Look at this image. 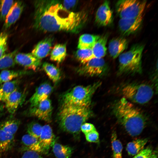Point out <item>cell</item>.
<instances>
[{"label": "cell", "instance_id": "1", "mask_svg": "<svg viewBox=\"0 0 158 158\" xmlns=\"http://www.w3.org/2000/svg\"><path fill=\"white\" fill-rule=\"evenodd\" d=\"M33 26L44 32H78L85 23L87 15L84 11H71L60 1L39 0L34 2Z\"/></svg>", "mask_w": 158, "mask_h": 158}, {"label": "cell", "instance_id": "2", "mask_svg": "<svg viewBox=\"0 0 158 158\" xmlns=\"http://www.w3.org/2000/svg\"><path fill=\"white\" fill-rule=\"evenodd\" d=\"M112 111L118 122L132 136L140 135L145 126L147 119L143 113L124 98L114 103Z\"/></svg>", "mask_w": 158, "mask_h": 158}, {"label": "cell", "instance_id": "3", "mask_svg": "<svg viewBox=\"0 0 158 158\" xmlns=\"http://www.w3.org/2000/svg\"><path fill=\"white\" fill-rule=\"evenodd\" d=\"M92 115L90 107L61 104L57 115L60 128L74 135H78L81 125Z\"/></svg>", "mask_w": 158, "mask_h": 158}, {"label": "cell", "instance_id": "4", "mask_svg": "<svg viewBox=\"0 0 158 158\" xmlns=\"http://www.w3.org/2000/svg\"><path fill=\"white\" fill-rule=\"evenodd\" d=\"M98 82L86 86L78 85L63 94L61 104L90 107L93 95L101 85Z\"/></svg>", "mask_w": 158, "mask_h": 158}, {"label": "cell", "instance_id": "5", "mask_svg": "<svg viewBox=\"0 0 158 158\" xmlns=\"http://www.w3.org/2000/svg\"><path fill=\"white\" fill-rule=\"evenodd\" d=\"M144 46L136 44L118 56L120 74H140L142 73V58Z\"/></svg>", "mask_w": 158, "mask_h": 158}, {"label": "cell", "instance_id": "6", "mask_svg": "<svg viewBox=\"0 0 158 158\" xmlns=\"http://www.w3.org/2000/svg\"><path fill=\"white\" fill-rule=\"evenodd\" d=\"M118 91L123 97L128 101L141 104L149 102L154 94L152 87L145 83H125L119 87Z\"/></svg>", "mask_w": 158, "mask_h": 158}, {"label": "cell", "instance_id": "7", "mask_svg": "<svg viewBox=\"0 0 158 158\" xmlns=\"http://www.w3.org/2000/svg\"><path fill=\"white\" fill-rule=\"evenodd\" d=\"M146 3L145 0H119L116 4V9L120 18H136L142 15Z\"/></svg>", "mask_w": 158, "mask_h": 158}, {"label": "cell", "instance_id": "8", "mask_svg": "<svg viewBox=\"0 0 158 158\" xmlns=\"http://www.w3.org/2000/svg\"><path fill=\"white\" fill-rule=\"evenodd\" d=\"M107 69L105 61L103 58H94L79 67L78 73L88 76H98L103 74Z\"/></svg>", "mask_w": 158, "mask_h": 158}, {"label": "cell", "instance_id": "9", "mask_svg": "<svg viewBox=\"0 0 158 158\" xmlns=\"http://www.w3.org/2000/svg\"><path fill=\"white\" fill-rule=\"evenodd\" d=\"M53 108L49 98L30 107L27 111L28 116L37 117L48 123L51 121Z\"/></svg>", "mask_w": 158, "mask_h": 158}, {"label": "cell", "instance_id": "10", "mask_svg": "<svg viewBox=\"0 0 158 158\" xmlns=\"http://www.w3.org/2000/svg\"><path fill=\"white\" fill-rule=\"evenodd\" d=\"M142 15L132 18H120L118 26L121 32L125 35L133 34L140 27L142 21Z\"/></svg>", "mask_w": 158, "mask_h": 158}, {"label": "cell", "instance_id": "11", "mask_svg": "<svg viewBox=\"0 0 158 158\" xmlns=\"http://www.w3.org/2000/svg\"><path fill=\"white\" fill-rule=\"evenodd\" d=\"M16 63L27 69L36 70L41 65V60L34 56L31 53H17L14 57Z\"/></svg>", "mask_w": 158, "mask_h": 158}, {"label": "cell", "instance_id": "12", "mask_svg": "<svg viewBox=\"0 0 158 158\" xmlns=\"http://www.w3.org/2000/svg\"><path fill=\"white\" fill-rule=\"evenodd\" d=\"M113 13L109 2L105 1L98 8L95 15V21L99 25L107 26L112 23Z\"/></svg>", "mask_w": 158, "mask_h": 158}, {"label": "cell", "instance_id": "13", "mask_svg": "<svg viewBox=\"0 0 158 158\" xmlns=\"http://www.w3.org/2000/svg\"><path fill=\"white\" fill-rule=\"evenodd\" d=\"M52 90L51 85L47 82H45L41 84L37 88L35 93L29 100L30 107L49 98Z\"/></svg>", "mask_w": 158, "mask_h": 158}, {"label": "cell", "instance_id": "14", "mask_svg": "<svg viewBox=\"0 0 158 158\" xmlns=\"http://www.w3.org/2000/svg\"><path fill=\"white\" fill-rule=\"evenodd\" d=\"M24 7L23 2L18 1L14 2L6 16L3 28L6 30L14 24L19 18Z\"/></svg>", "mask_w": 158, "mask_h": 158}, {"label": "cell", "instance_id": "15", "mask_svg": "<svg viewBox=\"0 0 158 158\" xmlns=\"http://www.w3.org/2000/svg\"><path fill=\"white\" fill-rule=\"evenodd\" d=\"M38 139L44 154L48 153L54 142V135L49 125H45L42 126Z\"/></svg>", "mask_w": 158, "mask_h": 158}, {"label": "cell", "instance_id": "16", "mask_svg": "<svg viewBox=\"0 0 158 158\" xmlns=\"http://www.w3.org/2000/svg\"><path fill=\"white\" fill-rule=\"evenodd\" d=\"M53 41V37H49L40 41L32 50V54L40 60L46 57L50 53Z\"/></svg>", "mask_w": 158, "mask_h": 158}, {"label": "cell", "instance_id": "17", "mask_svg": "<svg viewBox=\"0 0 158 158\" xmlns=\"http://www.w3.org/2000/svg\"><path fill=\"white\" fill-rule=\"evenodd\" d=\"M24 94L18 88L9 96L5 102L6 108L9 113L13 114L15 113L24 100Z\"/></svg>", "mask_w": 158, "mask_h": 158}, {"label": "cell", "instance_id": "18", "mask_svg": "<svg viewBox=\"0 0 158 158\" xmlns=\"http://www.w3.org/2000/svg\"><path fill=\"white\" fill-rule=\"evenodd\" d=\"M128 45L127 40L123 37L113 38L109 42L108 50L110 56L114 59L118 57L126 48Z\"/></svg>", "mask_w": 158, "mask_h": 158}, {"label": "cell", "instance_id": "19", "mask_svg": "<svg viewBox=\"0 0 158 158\" xmlns=\"http://www.w3.org/2000/svg\"><path fill=\"white\" fill-rule=\"evenodd\" d=\"M21 142L23 151L31 150L40 154H44L38 139L30 135H24L21 138Z\"/></svg>", "mask_w": 158, "mask_h": 158}, {"label": "cell", "instance_id": "20", "mask_svg": "<svg viewBox=\"0 0 158 158\" xmlns=\"http://www.w3.org/2000/svg\"><path fill=\"white\" fill-rule=\"evenodd\" d=\"M20 80L17 79L3 83L0 90V102H5L9 96L18 87Z\"/></svg>", "mask_w": 158, "mask_h": 158}, {"label": "cell", "instance_id": "21", "mask_svg": "<svg viewBox=\"0 0 158 158\" xmlns=\"http://www.w3.org/2000/svg\"><path fill=\"white\" fill-rule=\"evenodd\" d=\"M107 38L106 35L100 36L92 47L94 58H102L105 56L107 53Z\"/></svg>", "mask_w": 158, "mask_h": 158}, {"label": "cell", "instance_id": "22", "mask_svg": "<svg viewBox=\"0 0 158 158\" xmlns=\"http://www.w3.org/2000/svg\"><path fill=\"white\" fill-rule=\"evenodd\" d=\"M14 142V136L8 134L0 128V152L11 150Z\"/></svg>", "mask_w": 158, "mask_h": 158}, {"label": "cell", "instance_id": "23", "mask_svg": "<svg viewBox=\"0 0 158 158\" xmlns=\"http://www.w3.org/2000/svg\"><path fill=\"white\" fill-rule=\"evenodd\" d=\"M52 146L53 153L57 158H70L73 152V148L68 145L55 143Z\"/></svg>", "mask_w": 158, "mask_h": 158}, {"label": "cell", "instance_id": "24", "mask_svg": "<svg viewBox=\"0 0 158 158\" xmlns=\"http://www.w3.org/2000/svg\"><path fill=\"white\" fill-rule=\"evenodd\" d=\"M100 37L99 35L89 34L82 35L79 39L78 49L92 48Z\"/></svg>", "mask_w": 158, "mask_h": 158}, {"label": "cell", "instance_id": "25", "mask_svg": "<svg viewBox=\"0 0 158 158\" xmlns=\"http://www.w3.org/2000/svg\"><path fill=\"white\" fill-rule=\"evenodd\" d=\"M147 138L138 139L128 143L126 150L129 155H135L142 150L148 142Z\"/></svg>", "mask_w": 158, "mask_h": 158}, {"label": "cell", "instance_id": "26", "mask_svg": "<svg viewBox=\"0 0 158 158\" xmlns=\"http://www.w3.org/2000/svg\"><path fill=\"white\" fill-rule=\"evenodd\" d=\"M66 55V45L57 44L54 47L51 51L50 59L51 60L59 63L63 61Z\"/></svg>", "mask_w": 158, "mask_h": 158}, {"label": "cell", "instance_id": "27", "mask_svg": "<svg viewBox=\"0 0 158 158\" xmlns=\"http://www.w3.org/2000/svg\"><path fill=\"white\" fill-rule=\"evenodd\" d=\"M20 124L18 119H11L6 120L0 124V128L6 133L15 135Z\"/></svg>", "mask_w": 158, "mask_h": 158}, {"label": "cell", "instance_id": "28", "mask_svg": "<svg viewBox=\"0 0 158 158\" xmlns=\"http://www.w3.org/2000/svg\"><path fill=\"white\" fill-rule=\"evenodd\" d=\"M42 68L48 77L54 83H57L60 80L61 75L59 69L54 65L44 62Z\"/></svg>", "mask_w": 158, "mask_h": 158}, {"label": "cell", "instance_id": "29", "mask_svg": "<svg viewBox=\"0 0 158 158\" xmlns=\"http://www.w3.org/2000/svg\"><path fill=\"white\" fill-rule=\"evenodd\" d=\"M29 72L5 70L0 73V84L11 81L14 78L27 74Z\"/></svg>", "mask_w": 158, "mask_h": 158}, {"label": "cell", "instance_id": "30", "mask_svg": "<svg viewBox=\"0 0 158 158\" xmlns=\"http://www.w3.org/2000/svg\"><path fill=\"white\" fill-rule=\"evenodd\" d=\"M18 49L7 54H5L0 58V70L13 66L16 63L14 57L17 53Z\"/></svg>", "mask_w": 158, "mask_h": 158}, {"label": "cell", "instance_id": "31", "mask_svg": "<svg viewBox=\"0 0 158 158\" xmlns=\"http://www.w3.org/2000/svg\"><path fill=\"white\" fill-rule=\"evenodd\" d=\"M111 143L114 158H122V145L115 131H113L111 134Z\"/></svg>", "mask_w": 158, "mask_h": 158}, {"label": "cell", "instance_id": "32", "mask_svg": "<svg viewBox=\"0 0 158 158\" xmlns=\"http://www.w3.org/2000/svg\"><path fill=\"white\" fill-rule=\"evenodd\" d=\"M75 56L77 59L84 64L94 58L92 48L78 49L76 51Z\"/></svg>", "mask_w": 158, "mask_h": 158}, {"label": "cell", "instance_id": "33", "mask_svg": "<svg viewBox=\"0 0 158 158\" xmlns=\"http://www.w3.org/2000/svg\"><path fill=\"white\" fill-rule=\"evenodd\" d=\"M14 3L13 0H0V22L4 21Z\"/></svg>", "mask_w": 158, "mask_h": 158}, {"label": "cell", "instance_id": "34", "mask_svg": "<svg viewBox=\"0 0 158 158\" xmlns=\"http://www.w3.org/2000/svg\"><path fill=\"white\" fill-rule=\"evenodd\" d=\"M42 126L37 122H31L27 126V134L38 139L41 134Z\"/></svg>", "mask_w": 158, "mask_h": 158}, {"label": "cell", "instance_id": "35", "mask_svg": "<svg viewBox=\"0 0 158 158\" xmlns=\"http://www.w3.org/2000/svg\"><path fill=\"white\" fill-rule=\"evenodd\" d=\"M152 153L151 148L148 147L143 149L133 158H150Z\"/></svg>", "mask_w": 158, "mask_h": 158}, {"label": "cell", "instance_id": "36", "mask_svg": "<svg viewBox=\"0 0 158 158\" xmlns=\"http://www.w3.org/2000/svg\"><path fill=\"white\" fill-rule=\"evenodd\" d=\"M86 140L91 142H97L99 141V134L96 130L85 134Z\"/></svg>", "mask_w": 158, "mask_h": 158}, {"label": "cell", "instance_id": "37", "mask_svg": "<svg viewBox=\"0 0 158 158\" xmlns=\"http://www.w3.org/2000/svg\"><path fill=\"white\" fill-rule=\"evenodd\" d=\"M21 158H44L40 154L31 150L23 151Z\"/></svg>", "mask_w": 158, "mask_h": 158}, {"label": "cell", "instance_id": "38", "mask_svg": "<svg viewBox=\"0 0 158 158\" xmlns=\"http://www.w3.org/2000/svg\"><path fill=\"white\" fill-rule=\"evenodd\" d=\"M81 130L85 134L96 130L93 124L90 123H85L81 125Z\"/></svg>", "mask_w": 158, "mask_h": 158}, {"label": "cell", "instance_id": "39", "mask_svg": "<svg viewBox=\"0 0 158 158\" xmlns=\"http://www.w3.org/2000/svg\"><path fill=\"white\" fill-rule=\"evenodd\" d=\"M77 1L76 0L61 1V4L63 7L69 10L75 7L77 3Z\"/></svg>", "mask_w": 158, "mask_h": 158}, {"label": "cell", "instance_id": "40", "mask_svg": "<svg viewBox=\"0 0 158 158\" xmlns=\"http://www.w3.org/2000/svg\"><path fill=\"white\" fill-rule=\"evenodd\" d=\"M8 35V34L4 32L0 34V45L7 42Z\"/></svg>", "mask_w": 158, "mask_h": 158}, {"label": "cell", "instance_id": "41", "mask_svg": "<svg viewBox=\"0 0 158 158\" xmlns=\"http://www.w3.org/2000/svg\"><path fill=\"white\" fill-rule=\"evenodd\" d=\"M7 49V42L0 45V58L5 54Z\"/></svg>", "mask_w": 158, "mask_h": 158}, {"label": "cell", "instance_id": "42", "mask_svg": "<svg viewBox=\"0 0 158 158\" xmlns=\"http://www.w3.org/2000/svg\"><path fill=\"white\" fill-rule=\"evenodd\" d=\"M4 108V106L2 104H0V115H1Z\"/></svg>", "mask_w": 158, "mask_h": 158}, {"label": "cell", "instance_id": "43", "mask_svg": "<svg viewBox=\"0 0 158 158\" xmlns=\"http://www.w3.org/2000/svg\"><path fill=\"white\" fill-rule=\"evenodd\" d=\"M150 158H157V155L156 154H153Z\"/></svg>", "mask_w": 158, "mask_h": 158}, {"label": "cell", "instance_id": "44", "mask_svg": "<svg viewBox=\"0 0 158 158\" xmlns=\"http://www.w3.org/2000/svg\"><path fill=\"white\" fill-rule=\"evenodd\" d=\"M1 85L0 84V90L1 87Z\"/></svg>", "mask_w": 158, "mask_h": 158}]
</instances>
